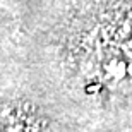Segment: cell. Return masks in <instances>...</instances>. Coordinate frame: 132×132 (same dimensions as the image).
<instances>
[{
    "label": "cell",
    "instance_id": "1",
    "mask_svg": "<svg viewBox=\"0 0 132 132\" xmlns=\"http://www.w3.org/2000/svg\"><path fill=\"white\" fill-rule=\"evenodd\" d=\"M0 132H41V125L29 112L7 106L0 110Z\"/></svg>",
    "mask_w": 132,
    "mask_h": 132
},
{
    "label": "cell",
    "instance_id": "2",
    "mask_svg": "<svg viewBox=\"0 0 132 132\" xmlns=\"http://www.w3.org/2000/svg\"><path fill=\"white\" fill-rule=\"evenodd\" d=\"M113 43L115 50L132 69V15L117 24L113 31Z\"/></svg>",
    "mask_w": 132,
    "mask_h": 132
}]
</instances>
